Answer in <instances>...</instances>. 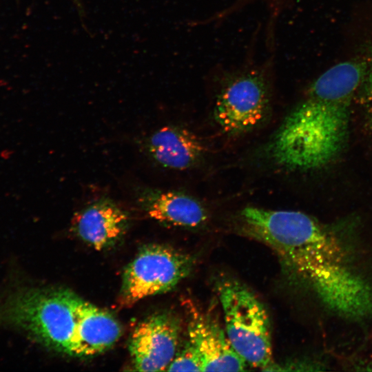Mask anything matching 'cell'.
I'll list each match as a JSON object with an SVG mask.
<instances>
[{"mask_svg":"<svg viewBox=\"0 0 372 372\" xmlns=\"http://www.w3.org/2000/svg\"><path fill=\"white\" fill-rule=\"evenodd\" d=\"M350 102L308 90L268 144L273 162L293 171L312 170L327 164L344 144Z\"/></svg>","mask_w":372,"mask_h":372,"instance_id":"cell-1","label":"cell"},{"mask_svg":"<svg viewBox=\"0 0 372 372\" xmlns=\"http://www.w3.org/2000/svg\"><path fill=\"white\" fill-rule=\"evenodd\" d=\"M81 300L68 290L20 288L0 304V323L23 331L50 349L77 356L76 331Z\"/></svg>","mask_w":372,"mask_h":372,"instance_id":"cell-2","label":"cell"},{"mask_svg":"<svg viewBox=\"0 0 372 372\" xmlns=\"http://www.w3.org/2000/svg\"><path fill=\"white\" fill-rule=\"evenodd\" d=\"M216 289L233 348L247 364L267 369L271 363L272 347L269 318L262 302L234 278L218 279Z\"/></svg>","mask_w":372,"mask_h":372,"instance_id":"cell-3","label":"cell"},{"mask_svg":"<svg viewBox=\"0 0 372 372\" xmlns=\"http://www.w3.org/2000/svg\"><path fill=\"white\" fill-rule=\"evenodd\" d=\"M269 102V81L263 68L242 70L231 74L220 90L214 118L225 133L243 134L263 121Z\"/></svg>","mask_w":372,"mask_h":372,"instance_id":"cell-4","label":"cell"},{"mask_svg":"<svg viewBox=\"0 0 372 372\" xmlns=\"http://www.w3.org/2000/svg\"><path fill=\"white\" fill-rule=\"evenodd\" d=\"M192 267V259L183 253L161 245H146L124 271L121 302L130 305L169 291L189 274Z\"/></svg>","mask_w":372,"mask_h":372,"instance_id":"cell-5","label":"cell"},{"mask_svg":"<svg viewBox=\"0 0 372 372\" xmlns=\"http://www.w3.org/2000/svg\"><path fill=\"white\" fill-rule=\"evenodd\" d=\"M179 333L178 320L168 313L154 314L140 322L129 344L134 369L167 371L177 353Z\"/></svg>","mask_w":372,"mask_h":372,"instance_id":"cell-6","label":"cell"},{"mask_svg":"<svg viewBox=\"0 0 372 372\" xmlns=\"http://www.w3.org/2000/svg\"><path fill=\"white\" fill-rule=\"evenodd\" d=\"M189 342L203 362V371H242L247 364L231 344L225 331L211 317L189 305Z\"/></svg>","mask_w":372,"mask_h":372,"instance_id":"cell-7","label":"cell"},{"mask_svg":"<svg viewBox=\"0 0 372 372\" xmlns=\"http://www.w3.org/2000/svg\"><path fill=\"white\" fill-rule=\"evenodd\" d=\"M129 220L128 214L113 200L102 198L74 215L72 229L84 242L101 250L122 238Z\"/></svg>","mask_w":372,"mask_h":372,"instance_id":"cell-8","label":"cell"},{"mask_svg":"<svg viewBox=\"0 0 372 372\" xmlns=\"http://www.w3.org/2000/svg\"><path fill=\"white\" fill-rule=\"evenodd\" d=\"M136 202L152 218L163 223L187 228L204 224L207 212L195 198L176 191L141 187Z\"/></svg>","mask_w":372,"mask_h":372,"instance_id":"cell-9","label":"cell"},{"mask_svg":"<svg viewBox=\"0 0 372 372\" xmlns=\"http://www.w3.org/2000/svg\"><path fill=\"white\" fill-rule=\"evenodd\" d=\"M147 154L160 165L184 170L198 162L206 152L200 138L192 132L178 126H164L147 138Z\"/></svg>","mask_w":372,"mask_h":372,"instance_id":"cell-10","label":"cell"},{"mask_svg":"<svg viewBox=\"0 0 372 372\" xmlns=\"http://www.w3.org/2000/svg\"><path fill=\"white\" fill-rule=\"evenodd\" d=\"M121 328L110 313L81 300L76 331L77 356H90L110 349L119 338Z\"/></svg>","mask_w":372,"mask_h":372,"instance_id":"cell-11","label":"cell"},{"mask_svg":"<svg viewBox=\"0 0 372 372\" xmlns=\"http://www.w3.org/2000/svg\"><path fill=\"white\" fill-rule=\"evenodd\" d=\"M367 73L364 62L348 61L329 68L310 88L335 96L351 99Z\"/></svg>","mask_w":372,"mask_h":372,"instance_id":"cell-12","label":"cell"},{"mask_svg":"<svg viewBox=\"0 0 372 372\" xmlns=\"http://www.w3.org/2000/svg\"><path fill=\"white\" fill-rule=\"evenodd\" d=\"M167 371H203V362L196 348L189 341L179 353H176Z\"/></svg>","mask_w":372,"mask_h":372,"instance_id":"cell-13","label":"cell"},{"mask_svg":"<svg viewBox=\"0 0 372 372\" xmlns=\"http://www.w3.org/2000/svg\"><path fill=\"white\" fill-rule=\"evenodd\" d=\"M366 85V97L368 111L372 119V68L368 72Z\"/></svg>","mask_w":372,"mask_h":372,"instance_id":"cell-14","label":"cell"},{"mask_svg":"<svg viewBox=\"0 0 372 372\" xmlns=\"http://www.w3.org/2000/svg\"><path fill=\"white\" fill-rule=\"evenodd\" d=\"M252 0H238L229 9H227L225 12L220 13V16L223 17V15L229 14V13H231V11H234L242 6H245L246 3H249Z\"/></svg>","mask_w":372,"mask_h":372,"instance_id":"cell-15","label":"cell"},{"mask_svg":"<svg viewBox=\"0 0 372 372\" xmlns=\"http://www.w3.org/2000/svg\"><path fill=\"white\" fill-rule=\"evenodd\" d=\"M77 8L81 11L83 10L81 0H72Z\"/></svg>","mask_w":372,"mask_h":372,"instance_id":"cell-16","label":"cell"}]
</instances>
